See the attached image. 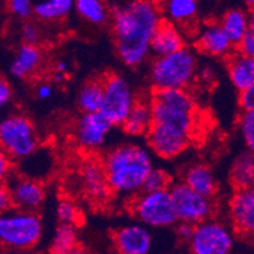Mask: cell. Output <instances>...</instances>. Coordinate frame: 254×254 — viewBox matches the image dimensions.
<instances>
[{
    "instance_id": "1",
    "label": "cell",
    "mask_w": 254,
    "mask_h": 254,
    "mask_svg": "<svg viewBox=\"0 0 254 254\" xmlns=\"http://www.w3.org/2000/svg\"><path fill=\"white\" fill-rule=\"evenodd\" d=\"M113 36L120 61L137 67L149 56L151 39L162 18L154 1L137 0L112 9Z\"/></svg>"
},
{
    "instance_id": "2",
    "label": "cell",
    "mask_w": 254,
    "mask_h": 254,
    "mask_svg": "<svg viewBox=\"0 0 254 254\" xmlns=\"http://www.w3.org/2000/svg\"><path fill=\"white\" fill-rule=\"evenodd\" d=\"M103 167L110 190L130 195L142 191L153 163L148 149L139 144L126 143L108 152Z\"/></svg>"
},
{
    "instance_id": "3",
    "label": "cell",
    "mask_w": 254,
    "mask_h": 254,
    "mask_svg": "<svg viewBox=\"0 0 254 254\" xmlns=\"http://www.w3.org/2000/svg\"><path fill=\"white\" fill-rule=\"evenodd\" d=\"M197 62L193 52L184 47L177 52L165 57H157L149 70V81L154 91L157 90L186 87L195 78Z\"/></svg>"
},
{
    "instance_id": "4",
    "label": "cell",
    "mask_w": 254,
    "mask_h": 254,
    "mask_svg": "<svg viewBox=\"0 0 254 254\" xmlns=\"http://www.w3.org/2000/svg\"><path fill=\"white\" fill-rule=\"evenodd\" d=\"M42 220L36 212L11 209L0 214V246L15 251H27L42 237Z\"/></svg>"
},
{
    "instance_id": "5",
    "label": "cell",
    "mask_w": 254,
    "mask_h": 254,
    "mask_svg": "<svg viewBox=\"0 0 254 254\" xmlns=\"http://www.w3.org/2000/svg\"><path fill=\"white\" fill-rule=\"evenodd\" d=\"M38 145V133L29 118L13 114L0 120V149L10 159L28 158Z\"/></svg>"
},
{
    "instance_id": "6",
    "label": "cell",
    "mask_w": 254,
    "mask_h": 254,
    "mask_svg": "<svg viewBox=\"0 0 254 254\" xmlns=\"http://www.w3.org/2000/svg\"><path fill=\"white\" fill-rule=\"evenodd\" d=\"M104 98L100 114L112 126H122L134 106L137 98L127 78L118 73H109L103 80Z\"/></svg>"
},
{
    "instance_id": "7",
    "label": "cell",
    "mask_w": 254,
    "mask_h": 254,
    "mask_svg": "<svg viewBox=\"0 0 254 254\" xmlns=\"http://www.w3.org/2000/svg\"><path fill=\"white\" fill-rule=\"evenodd\" d=\"M131 211L142 225L167 228L177 223L168 190L142 192L131 204Z\"/></svg>"
},
{
    "instance_id": "8",
    "label": "cell",
    "mask_w": 254,
    "mask_h": 254,
    "mask_svg": "<svg viewBox=\"0 0 254 254\" xmlns=\"http://www.w3.org/2000/svg\"><path fill=\"white\" fill-rule=\"evenodd\" d=\"M177 223H187L191 225L206 221L214 215L215 207L212 198L204 197L186 186L182 182L171 185L168 189Z\"/></svg>"
},
{
    "instance_id": "9",
    "label": "cell",
    "mask_w": 254,
    "mask_h": 254,
    "mask_svg": "<svg viewBox=\"0 0 254 254\" xmlns=\"http://www.w3.org/2000/svg\"><path fill=\"white\" fill-rule=\"evenodd\" d=\"M191 254H230L234 246L232 230L215 219L197 224L187 242Z\"/></svg>"
},
{
    "instance_id": "10",
    "label": "cell",
    "mask_w": 254,
    "mask_h": 254,
    "mask_svg": "<svg viewBox=\"0 0 254 254\" xmlns=\"http://www.w3.org/2000/svg\"><path fill=\"white\" fill-rule=\"evenodd\" d=\"M191 131L162 123H152L147 131V140L152 151L163 159H172L187 149Z\"/></svg>"
},
{
    "instance_id": "11",
    "label": "cell",
    "mask_w": 254,
    "mask_h": 254,
    "mask_svg": "<svg viewBox=\"0 0 254 254\" xmlns=\"http://www.w3.org/2000/svg\"><path fill=\"white\" fill-rule=\"evenodd\" d=\"M4 184L10 191L13 206L17 210L34 212L45 202V187L36 180L10 173Z\"/></svg>"
},
{
    "instance_id": "12",
    "label": "cell",
    "mask_w": 254,
    "mask_h": 254,
    "mask_svg": "<svg viewBox=\"0 0 254 254\" xmlns=\"http://www.w3.org/2000/svg\"><path fill=\"white\" fill-rule=\"evenodd\" d=\"M113 126L100 114H82L76 126V140L84 149L95 151L105 143Z\"/></svg>"
},
{
    "instance_id": "13",
    "label": "cell",
    "mask_w": 254,
    "mask_h": 254,
    "mask_svg": "<svg viewBox=\"0 0 254 254\" xmlns=\"http://www.w3.org/2000/svg\"><path fill=\"white\" fill-rule=\"evenodd\" d=\"M113 243L118 254H148L152 237L142 224H128L115 230Z\"/></svg>"
},
{
    "instance_id": "14",
    "label": "cell",
    "mask_w": 254,
    "mask_h": 254,
    "mask_svg": "<svg viewBox=\"0 0 254 254\" xmlns=\"http://www.w3.org/2000/svg\"><path fill=\"white\" fill-rule=\"evenodd\" d=\"M230 218L234 229L243 235L254 232V190H235L230 198Z\"/></svg>"
},
{
    "instance_id": "15",
    "label": "cell",
    "mask_w": 254,
    "mask_h": 254,
    "mask_svg": "<svg viewBox=\"0 0 254 254\" xmlns=\"http://www.w3.org/2000/svg\"><path fill=\"white\" fill-rule=\"evenodd\" d=\"M185 47V39L177 25L162 19L151 39L149 50L157 57H165Z\"/></svg>"
},
{
    "instance_id": "16",
    "label": "cell",
    "mask_w": 254,
    "mask_h": 254,
    "mask_svg": "<svg viewBox=\"0 0 254 254\" xmlns=\"http://www.w3.org/2000/svg\"><path fill=\"white\" fill-rule=\"evenodd\" d=\"M196 46L202 53L214 57L230 56V52L234 47L220 28L219 23L207 24L198 36Z\"/></svg>"
},
{
    "instance_id": "17",
    "label": "cell",
    "mask_w": 254,
    "mask_h": 254,
    "mask_svg": "<svg viewBox=\"0 0 254 254\" xmlns=\"http://www.w3.org/2000/svg\"><path fill=\"white\" fill-rule=\"evenodd\" d=\"M182 184L204 197L212 198L218 191V182L207 165L196 163L186 170Z\"/></svg>"
},
{
    "instance_id": "18",
    "label": "cell",
    "mask_w": 254,
    "mask_h": 254,
    "mask_svg": "<svg viewBox=\"0 0 254 254\" xmlns=\"http://www.w3.org/2000/svg\"><path fill=\"white\" fill-rule=\"evenodd\" d=\"M219 25L232 45L237 46L249 29H254V15H248L243 9L233 8L224 13Z\"/></svg>"
},
{
    "instance_id": "19",
    "label": "cell",
    "mask_w": 254,
    "mask_h": 254,
    "mask_svg": "<svg viewBox=\"0 0 254 254\" xmlns=\"http://www.w3.org/2000/svg\"><path fill=\"white\" fill-rule=\"evenodd\" d=\"M81 180L87 195L95 200H104L112 191L106 181L103 163L98 161H87L82 166Z\"/></svg>"
},
{
    "instance_id": "20",
    "label": "cell",
    "mask_w": 254,
    "mask_h": 254,
    "mask_svg": "<svg viewBox=\"0 0 254 254\" xmlns=\"http://www.w3.org/2000/svg\"><path fill=\"white\" fill-rule=\"evenodd\" d=\"M42 62V52L37 46L22 45L10 64V73L14 77L24 80L33 75Z\"/></svg>"
},
{
    "instance_id": "21",
    "label": "cell",
    "mask_w": 254,
    "mask_h": 254,
    "mask_svg": "<svg viewBox=\"0 0 254 254\" xmlns=\"http://www.w3.org/2000/svg\"><path fill=\"white\" fill-rule=\"evenodd\" d=\"M228 73L232 84L239 92L254 87V59L234 53L229 56Z\"/></svg>"
},
{
    "instance_id": "22",
    "label": "cell",
    "mask_w": 254,
    "mask_h": 254,
    "mask_svg": "<svg viewBox=\"0 0 254 254\" xmlns=\"http://www.w3.org/2000/svg\"><path fill=\"white\" fill-rule=\"evenodd\" d=\"M152 124V109L151 103L147 100L137 99L134 106L127 117L126 122L122 124L124 131L128 135H143L147 134Z\"/></svg>"
},
{
    "instance_id": "23",
    "label": "cell",
    "mask_w": 254,
    "mask_h": 254,
    "mask_svg": "<svg viewBox=\"0 0 254 254\" xmlns=\"http://www.w3.org/2000/svg\"><path fill=\"white\" fill-rule=\"evenodd\" d=\"M230 180L235 190L253 189L254 182V157L253 152L247 151L239 154L233 163Z\"/></svg>"
},
{
    "instance_id": "24",
    "label": "cell",
    "mask_w": 254,
    "mask_h": 254,
    "mask_svg": "<svg viewBox=\"0 0 254 254\" xmlns=\"http://www.w3.org/2000/svg\"><path fill=\"white\" fill-rule=\"evenodd\" d=\"M104 82L103 80H90L78 91L77 105L84 114L99 113L103 105Z\"/></svg>"
},
{
    "instance_id": "25",
    "label": "cell",
    "mask_w": 254,
    "mask_h": 254,
    "mask_svg": "<svg viewBox=\"0 0 254 254\" xmlns=\"http://www.w3.org/2000/svg\"><path fill=\"white\" fill-rule=\"evenodd\" d=\"M73 10V0H43L33 4V14L42 22H57Z\"/></svg>"
},
{
    "instance_id": "26",
    "label": "cell",
    "mask_w": 254,
    "mask_h": 254,
    "mask_svg": "<svg viewBox=\"0 0 254 254\" xmlns=\"http://www.w3.org/2000/svg\"><path fill=\"white\" fill-rule=\"evenodd\" d=\"M73 9L82 19L95 25L105 24L112 15V9L101 0H76Z\"/></svg>"
},
{
    "instance_id": "27",
    "label": "cell",
    "mask_w": 254,
    "mask_h": 254,
    "mask_svg": "<svg viewBox=\"0 0 254 254\" xmlns=\"http://www.w3.org/2000/svg\"><path fill=\"white\" fill-rule=\"evenodd\" d=\"M168 22L172 24H190L197 15L198 4L195 0H170L165 4Z\"/></svg>"
},
{
    "instance_id": "28",
    "label": "cell",
    "mask_w": 254,
    "mask_h": 254,
    "mask_svg": "<svg viewBox=\"0 0 254 254\" xmlns=\"http://www.w3.org/2000/svg\"><path fill=\"white\" fill-rule=\"evenodd\" d=\"M76 247H78L76 226L60 224L50 244V254H68Z\"/></svg>"
},
{
    "instance_id": "29",
    "label": "cell",
    "mask_w": 254,
    "mask_h": 254,
    "mask_svg": "<svg viewBox=\"0 0 254 254\" xmlns=\"http://www.w3.org/2000/svg\"><path fill=\"white\" fill-rule=\"evenodd\" d=\"M171 187V176L163 168L153 167L149 171L148 176L145 177L143 184L142 192H157V191H167Z\"/></svg>"
},
{
    "instance_id": "30",
    "label": "cell",
    "mask_w": 254,
    "mask_h": 254,
    "mask_svg": "<svg viewBox=\"0 0 254 254\" xmlns=\"http://www.w3.org/2000/svg\"><path fill=\"white\" fill-rule=\"evenodd\" d=\"M56 212L60 224H67V225L73 226L80 221V216H81L80 209L76 206L75 202H72L71 200H66V198L59 202Z\"/></svg>"
},
{
    "instance_id": "31",
    "label": "cell",
    "mask_w": 254,
    "mask_h": 254,
    "mask_svg": "<svg viewBox=\"0 0 254 254\" xmlns=\"http://www.w3.org/2000/svg\"><path fill=\"white\" fill-rule=\"evenodd\" d=\"M240 134L243 137L244 143L253 152L254 149V112H243L239 118Z\"/></svg>"
},
{
    "instance_id": "32",
    "label": "cell",
    "mask_w": 254,
    "mask_h": 254,
    "mask_svg": "<svg viewBox=\"0 0 254 254\" xmlns=\"http://www.w3.org/2000/svg\"><path fill=\"white\" fill-rule=\"evenodd\" d=\"M6 8L14 17L20 19H28L33 14V3L29 0H10Z\"/></svg>"
},
{
    "instance_id": "33",
    "label": "cell",
    "mask_w": 254,
    "mask_h": 254,
    "mask_svg": "<svg viewBox=\"0 0 254 254\" xmlns=\"http://www.w3.org/2000/svg\"><path fill=\"white\" fill-rule=\"evenodd\" d=\"M20 37L23 39V45H29V46H37V43L41 39V31L37 27L36 23L28 22L25 23L22 27L20 31Z\"/></svg>"
},
{
    "instance_id": "34",
    "label": "cell",
    "mask_w": 254,
    "mask_h": 254,
    "mask_svg": "<svg viewBox=\"0 0 254 254\" xmlns=\"http://www.w3.org/2000/svg\"><path fill=\"white\" fill-rule=\"evenodd\" d=\"M238 53L242 56L254 59V29H249L246 36L237 45Z\"/></svg>"
},
{
    "instance_id": "35",
    "label": "cell",
    "mask_w": 254,
    "mask_h": 254,
    "mask_svg": "<svg viewBox=\"0 0 254 254\" xmlns=\"http://www.w3.org/2000/svg\"><path fill=\"white\" fill-rule=\"evenodd\" d=\"M13 98V89L8 80L0 76V110L5 108Z\"/></svg>"
},
{
    "instance_id": "36",
    "label": "cell",
    "mask_w": 254,
    "mask_h": 254,
    "mask_svg": "<svg viewBox=\"0 0 254 254\" xmlns=\"http://www.w3.org/2000/svg\"><path fill=\"white\" fill-rule=\"evenodd\" d=\"M239 105L243 112H254V87L240 91Z\"/></svg>"
},
{
    "instance_id": "37",
    "label": "cell",
    "mask_w": 254,
    "mask_h": 254,
    "mask_svg": "<svg viewBox=\"0 0 254 254\" xmlns=\"http://www.w3.org/2000/svg\"><path fill=\"white\" fill-rule=\"evenodd\" d=\"M11 209H14V206L11 201L10 191L5 184H0V214H4Z\"/></svg>"
},
{
    "instance_id": "38",
    "label": "cell",
    "mask_w": 254,
    "mask_h": 254,
    "mask_svg": "<svg viewBox=\"0 0 254 254\" xmlns=\"http://www.w3.org/2000/svg\"><path fill=\"white\" fill-rule=\"evenodd\" d=\"M11 173V159L0 149V184H4Z\"/></svg>"
},
{
    "instance_id": "39",
    "label": "cell",
    "mask_w": 254,
    "mask_h": 254,
    "mask_svg": "<svg viewBox=\"0 0 254 254\" xmlns=\"http://www.w3.org/2000/svg\"><path fill=\"white\" fill-rule=\"evenodd\" d=\"M193 228H195V225H191V224L179 223V226H177V237L181 240L189 242L193 233Z\"/></svg>"
},
{
    "instance_id": "40",
    "label": "cell",
    "mask_w": 254,
    "mask_h": 254,
    "mask_svg": "<svg viewBox=\"0 0 254 254\" xmlns=\"http://www.w3.org/2000/svg\"><path fill=\"white\" fill-rule=\"evenodd\" d=\"M36 95L39 100H47L53 95V87L48 82H42L36 87Z\"/></svg>"
},
{
    "instance_id": "41",
    "label": "cell",
    "mask_w": 254,
    "mask_h": 254,
    "mask_svg": "<svg viewBox=\"0 0 254 254\" xmlns=\"http://www.w3.org/2000/svg\"><path fill=\"white\" fill-rule=\"evenodd\" d=\"M55 70H56V72H59V73H62V75H64V73L67 72V70H68V64H67V62L66 61H59L56 64V66H55Z\"/></svg>"
},
{
    "instance_id": "42",
    "label": "cell",
    "mask_w": 254,
    "mask_h": 254,
    "mask_svg": "<svg viewBox=\"0 0 254 254\" xmlns=\"http://www.w3.org/2000/svg\"><path fill=\"white\" fill-rule=\"evenodd\" d=\"M68 254H90V253L85 248H82V247L78 246V247H76L72 252H70Z\"/></svg>"
},
{
    "instance_id": "43",
    "label": "cell",
    "mask_w": 254,
    "mask_h": 254,
    "mask_svg": "<svg viewBox=\"0 0 254 254\" xmlns=\"http://www.w3.org/2000/svg\"><path fill=\"white\" fill-rule=\"evenodd\" d=\"M64 80V75H62V73H59V72H55V75H53V81L56 82V84H61Z\"/></svg>"
}]
</instances>
